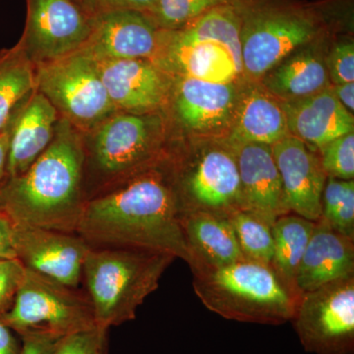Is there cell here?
<instances>
[{
    "label": "cell",
    "mask_w": 354,
    "mask_h": 354,
    "mask_svg": "<svg viewBox=\"0 0 354 354\" xmlns=\"http://www.w3.org/2000/svg\"><path fill=\"white\" fill-rule=\"evenodd\" d=\"M76 234L91 247L143 249L190 260L176 187L158 167L88 198Z\"/></svg>",
    "instance_id": "obj_1"
},
{
    "label": "cell",
    "mask_w": 354,
    "mask_h": 354,
    "mask_svg": "<svg viewBox=\"0 0 354 354\" xmlns=\"http://www.w3.org/2000/svg\"><path fill=\"white\" fill-rule=\"evenodd\" d=\"M85 136L60 118L48 148L25 172L0 185V208L14 225L76 234L87 201Z\"/></svg>",
    "instance_id": "obj_2"
},
{
    "label": "cell",
    "mask_w": 354,
    "mask_h": 354,
    "mask_svg": "<svg viewBox=\"0 0 354 354\" xmlns=\"http://www.w3.org/2000/svg\"><path fill=\"white\" fill-rule=\"evenodd\" d=\"M153 64L172 78L235 83L243 77L241 18L232 2L203 14L176 30H160Z\"/></svg>",
    "instance_id": "obj_3"
},
{
    "label": "cell",
    "mask_w": 354,
    "mask_h": 354,
    "mask_svg": "<svg viewBox=\"0 0 354 354\" xmlns=\"http://www.w3.org/2000/svg\"><path fill=\"white\" fill-rule=\"evenodd\" d=\"M169 254L120 247H91L83 266L95 325L109 330L136 318L176 260Z\"/></svg>",
    "instance_id": "obj_4"
},
{
    "label": "cell",
    "mask_w": 354,
    "mask_h": 354,
    "mask_svg": "<svg viewBox=\"0 0 354 354\" xmlns=\"http://www.w3.org/2000/svg\"><path fill=\"white\" fill-rule=\"evenodd\" d=\"M193 288L209 311L239 322L281 325L298 298L269 266L243 260L221 268H190Z\"/></svg>",
    "instance_id": "obj_5"
},
{
    "label": "cell",
    "mask_w": 354,
    "mask_h": 354,
    "mask_svg": "<svg viewBox=\"0 0 354 354\" xmlns=\"http://www.w3.org/2000/svg\"><path fill=\"white\" fill-rule=\"evenodd\" d=\"M241 18L243 77L260 81L283 58L327 34V21L304 0H232Z\"/></svg>",
    "instance_id": "obj_6"
},
{
    "label": "cell",
    "mask_w": 354,
    "mask_h": 354,
    "mask_svg": "<svg viewBox=\"0 0 354 354\" xmlns=\"http://www.w3.org/2000/svg\"><path fill=\"white\" fill-rule=\"evenodd\" d=\"M164 123L158 114L118 111L85 136L88 199L157 167L162 160Z\"/></svg>",
    "instance_id": "obj_7"
},
{
    "label": "cell",
    "mask_w": 354,
    "mask_h": 354,
    "mask_svg": "<svg viewBox=\"0 0 354 354\" xmlns=\"http://www.w3.org/2000/svg\"><path fill=\"white\" fill-rule=\"evenodd\" d=\"M0 321L20 337L37 332L64 337L97 327L86 293L28 269L12 307Z\"/></svg>",
    "instance_id": "obj_8"
},
{
    "label": "cell",
    "mask_w": 354,
    "mask_h": 354,
    "mask_svg": "<svg viewBox=\"0 0 354 354\" xmlns=\"http://www.w3.org/2000/svg\"><path fill=\"white\" fill-rule=\"evenodd\" d=\"M36 90L55 106L60 118L84 134L118 113L97 62L82 50L36 66Z\"/></svg>",
    "instance_id": "obj_9"
},
{
    "label": "cell",
    "mask_w": 354,
    "mask_h": 354,
    "mask_svg": "<svg viewBox=\"0 0 354 354\" xmlns=\"http://www.w3.org/2000/svg\"><path fill=\"white\" fill-rule=\"evenodd\" d=\"M293 326L305 351L354 353V274L304 293Z\"/></svg>",
    "instance_id": "obj_10"
},
{
    "label": "cell",
    "mask_w": 354,
    "mask_h": 354,
    "mask_svg": "<svg viewBox=\"0 0 354 354\" xmlns=\"http://www.w3.org/2000/svg\"><path fill=\"white\" fill-rule=\"evenodd\" d=\"M27 18L18 44L35 67L82 50L93 18L75 0H26Z\"/></svg>",
    "instance_id": "obj_11"
},
{
    "label": "cell",
    "mask_w": 354,
    "mask_h": 354,
    "mask_svg": "<svg viewBox=\"0 0 354 354\" xmlns=\"http://www.w3.org/2000/svg\"><path fill=\"white\" fill-rule=\"evenodd\" d=\"M16 257L26 269L77 288L91 246L80 235L14 225Z\"/></svg>",
    "instance_id": "obj_12"
},
{
    "label": "cell",
    "mask_w": 354,
    "mask_h": 354,
    "mask_svg": "<svg viewBox=\"0 0 354 354\" xmlns=\"http://www.w3.org/2000/svg\"><path fill=\"white\" fill-rule=\"evenodd\" d=\"M183 215L206 211L227 218L241 209V179L230 148H213L202 153L183 181Z\"/></svg>",
    "instance_id": "obj_13"
},
{
    "label": "cell",
    "mask_w": 354,
    "mask_h": 354,
    "mask_svg": "<svg viewBox=\"0 0 354 354\" xmlns=\"http://www.w3.org/2000/svg\"><path fill=\"white\" fill-rule=\"evenodd\" d=\"M114 108L121 113H153L169 101L172 77L150 59L95 60Z\"/></svg>",
    "instance_id": "obj_14"
},
{
    "label": "cell",
    "mask_w": 354,
    "mask_h": 354,
    "mask_svg": "<svg viewBox=\"0 0 354 354\" xmlns=\"http://www.w3.org/2000/svg\"><path fill=\"white\" fill-rule=\"evenodd\" d=\"M288 213L311 221L320 220L327 174L320 157L301 140L286 135L271 146Z\"/></svg>",
    "instance_id": "obj_15"
},
{
    "label": "cell",
    "mask_w": 354,
    "mask_h": 354,
    "mask_svg": "<svg viewBox=\"0 0 354 354\" xmlns=\"http://www.w3.org/2000/svg\"><path fill=\"white\" fill-rule=\"evenodd\" d=\"M160 30L146 13L118 10L93 17L82 50L95 60L150 59L157 53Z\"/></svg>",
    "instance_id": "obj_16"
},
{
    "label": "cell",
    "mask_w": 354,
    "mask_h": 354,
    "mask_svg": "<svg viewBox=\"0 0 354 354\" xmlns=\"http://www.w3.org/2000/svg\"><path fill=\"white\" fill-rule=\"evenodd\" d=\"M234 153L241 179V209L274 225L288 215L283 186L271 146L258 143H228Z\"/></svg>",
    "instance_id": "obj_17"
},
{
    "label": "cell",
    "mask_w": 354,
    "mask_h": 354,
    "mask_svg": "<svg viewBox=\"0 0 354 354\" xmlns=\"http://www.w3.org/2000/svg\"><path fill=\"white\" fill-rule=\"evenodd\" d=\"M59 120L55 106L36 88L16 106L4 130L9 143L6 178L22 174L44 153Z\"/></svg>",
    "instance_id": "obj_18"
},
{
    "label": "cell",
    "mask_w": 354,
    "mask_h": 354,
    "mask_svg": "<svg viewBox=\"0 0 354 354\" xmlns=\"http://www.w3.org/2000/svg\"><path fill=\"white\" fill-rule=\"evenodd\" d=\"M176 78L179 79L174 84V113L186 129L209 133L230 127L241 93L236 84Z\"/></svg>",
    "instance_id": "obj_19"
},
{
    "label": "cell",
    "mask_w": 354,
    "mask_h": 354,
    "mask_svg": "<svg viewBox=\"0 0 354 354\" xmlns=\"http://www.w3.org/2000/svg\"><path fill=\"white\" fill-rule=\"evenodd\" d=\"M281 104L288 133L310 148L320 149L332 140L354 131L353 114L337 99L332 87Z\"/></svg>",
    "instance_id": "obj_20"
},
{
    "label": "cell",
    "mask_w": 354,
    "mask_h": 354,
    "mask_svg": "<svg viewBox=\"0 0 354 354\" xmlns=\"http://www.w3.org/2000/svg\"><path fill=\"white\" fill-rule=\"evenodd\" d=\"M354 274V241L323 221L315 223L300 262L295 286L300 295Z\"/></svg>",
    "instance_id": "obj_21"
},
{
    "label": "cell",
    "mask_w": 354,
    "mask_h": 354,
    "mask_svg": "<svg viewBox=\"0 0 354 354\" xmlns=\"http://www.w3.org/2000/svg\"><path fill=\"white\" fill-rule=\"evenodd\" d=\"M325 36L297 48L265 74L260 82L266 92L286 102L332 87L321 48Z\"/></svg>",
    "instance_id": "obj_22"
},
{
    "label": "cell",
    "mask_w": 354,
    "mask_h": 354,
    "mask_svg": "<svg viewBox=\"0 0 354 354\" xmlns=\"http://www.w3.org/2000/svg\"><path fill=\"white\" fill-rule=\"evenodd\" d=\"M183 227L190 268H221L243 261L241 247L227 218L206 211L186 212Z\"/></svg>",
    "instance_id": "obj_23"
},
{
    "label": "cell",
    "mask_w": 354,
    "mask_h": 354,
    "mask_svg": "<svg viewBox=\"0 0 354 354\" xmlns=\"http://www.w3.org/2000/svg\"><path fill=\"white\" fill-rule=\"evenodd\" d=\"M288 134L285 113L276 97L263 88L251 87L239 93L228 143L272 146Z\"/></svg>",
    "instance_id": "obj_24"
},
{
    "label": "cell",
    "mask_w": 354,
    "mask_h": 354,
    "mask_svg": "<svg viewBox=\"0 0 354 354\" xmlns=\"http://www.w3.org/2000/svg\"><path fill=\"white\" fill-rule=\"evenodd\" d=\"M315 223L288 214L279 216L272 225L274 250L270 267L298 298L301 295L295 286V279Z\"/></svg>",
    "instance_id": "obj_25"
},
{
    "label": "cell",
    "mask_w": 354,
    "mask_h": 354,
    "mask_svg": "<svg viewBox=\"0 0 354 354\" xmlns=\"http://www.w3.org/2000/svg\"><path fill=\"white\" fill-rule=\"evenodd\" d=\"M36 88V67L19 44L0 50V133L13 109Z\"/></svg>",
    "instance_id": "obj_26"
},
{
    "label": "cell",
    "mask_w": 354,
    "mask_h": 354,
    "mask_svg": "<svg viewBox=\"0 0 354 354\" xmlns=\"http://www.w3.org/2000/svg\"><path fill=\"white\" fill-rule=\"evenodd\" d=\"M227 218L244 259L270 267L274 250L271 225L242 209L234 211Z\"/></svg>",
    "instance_id": "obj_27"
},
{
    "label": "cell",
    "mask_w": 354,
    "mask_h": 354,
    "mask_svg": "<svg viewBox=\"0 0 354 354\" xmlns=\"http://www.w3.org/2000/svg\"><path fill=\"white\" fill-rule=\"evenodd\" d=\"M321 221L354 241V181L328 177L322 195Z\"/></svg>",
    "instance_id": "obj_28"
},
{
    "label": "cell",
    "mask_w": 354,
    "mask_h": 354,
    "mask_svg": "<svg viewBox=\"0 0 354 354\" xmlns=\"http://www.w3.org/2000/svg\"><path fill=\"white\" fill-rule=\"evenodd\" d=\"M232 0H156L146 13L162 31L181 29L211 9L230 3Z\"/></svg>",
    "instance_id": "obj_29"
},
{
    "label": "cell",
    "mask_w": 354,
    "mask_h": 354,
    "mask_svg": "<svg viewBox=\"0 0 354 354\" xmlns=\"http://www.w3.org/2000/svg\"><path fill=\"white\" fill-rule=\"evenodd\" d=\"M320 160L328 177L353 180L354 133L342 135L321 147Z\"/></svg>",
    "instance_id": "obj_30"
},
{
    "label": "cell",
    "mask_w": 354,
    "mask_h": 354,
    "mask_svg": "<svg viewBox=\"0 0 354 354\" xmlns=\"http://www.w3.org/2000/svg\"><path fill=\"white\" fill-rule=\"evenodd\" d=\"M53 354H109V330L97 326L66 335Z\"/></svg>",
    "instance_id": "obj_31"
},
{
    "label": "cell",
    "mask_w": 354,
    "mask_h": 354,
    "mask_svg": "<svg viewBox=\"0 0 354 354\" xmlns=\"http://www.w3.org/2000/svg\"><path fill=\"white\" fill-rule=\"evenodd\" d=\"M330 84L354 82V44L353 39H341L330 46L325 55Z\"/></svg>",
    "instance_id": "obj_32"
},
{
    "label": "cell",
    "mask_w": 354,
    "mask_h": 354,
    "mask_svg": "<svg viewBox=\"0 0 354 354\" xmlns=\"http://www.w3.org/2000/svg\"><path fill=\"white\" fill-rule=\"evenodd\" d=\"M25 274L26 268L17 258L0 260V317L12 307Z\"/></svg>",
    "instance_id": "obj_33"
},
{
    "label": "cell",
    "mask_w": 354,
    "mask_h": 354,
    "mask_svg": "<svg viewBox=\"0 0 354 354\" xmlns=\"http://www.w3.org/2000/svg\"><path fill=\"white\" fill-rule=\"evenodd\" d=\"M91 17L118 10H136L148 13L156 0H75Z\"/></svg>",
    "instance_id": "obj_34"
},
{
    "label": "cell",
    "mask_w": 354,
    "mask_h": 354,
    "mask_svg": "<svg viewBox=\"0 0 354 354\" xmlns=\"http://www.w3.org/2000/svg\"><path fill=\"white\" fill-rule=\"evenodd\" d=\"M62 339V337L48 333H28L21 335L20 354H53Z\"/></svg>",
    "instance_id": "obj_35"
},
{
    "label": "cell",
    "mask_w": 354,
    "mask_h": 354,
    "mask_svg": "<svg viewBox=\"0 0 354 354\" xmlns=\"http://www.w3.org/2000/svg\"><path fill=\"white\" fill-rule=\"evenodd\" d=\"M14 223L6 212L0 208V260L14 259Z\"/></svg>",
    "instance_id": "obj_36"
},
{
    "label": "cell",
    "mask_w": 354,
    "mask_h": 354,
    "mask_svg": "<svg viewBox=\"0 0 354 354\" xmlns=\"http://www.w3.org/2000/svg\"><path fill=\"white\" fill-rule=\"evenodd\" d=\"M14 333L0 321V354H20L22 342L18 341Z\"/></svg>",
    "instance_id": "obj_37"
},
{
    "label": "cell",
    "mask_w": 354,
    "mask_h": 354,
    "mask_svg": "<svg viewBox=\"0 0 354 354\" xmlns=\"http://www.w3.org/2000/svg\"><path fill=\"white\" fill-rule=\"evenodd\" d=\"M333 92L339 102L349 113L354 111V82L339 84L332 86Z\"/></svg>",
    "instance_id": "obj_38"
},
{
    "label": "cell",
    "mask_w": 354,
    "mask_h": 354,
    "mask_svg": "<svg viewBox=\"0 0 354 354\" xmlns=\"http://www.w3.org/2000/svg\"><path fill=\"white\" fill-rule=\"evenodd\" d=\"M8 135L0 133V185L6 178L7 158H8Z\"/></svg>",
    "instance_id": "obj_39"
}]
</instances>
